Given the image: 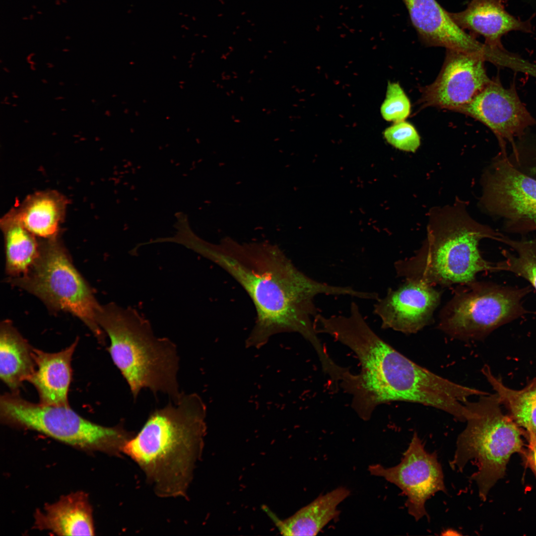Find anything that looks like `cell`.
<instances>
[{
	"label": "cell",
	"mask_w": 536,
	"mask_h": 536,
	"mask_svg": "<svg viewBox=\"0 0 536 536\" xmlns=\"http://www.w3.org/2000/svg\"><path fill=\"white\" fill-rule=\"evenodd\" d=\"M97 322L110 338L108 350L134 399L147 388L167 394L173 402L178 400L179 361L174 342L155 336L149 322L131 307L102 306Z\"/></svg>",
	"instance_id": "cell-5"
},
{
	"label": "cell",
	"mask_w": 536,
	"mask_h": 536,
	"mask_svg": "<svg viewBox=\"0 0 536 536\" xmlns=\"http://www.w3.org/2000/svg\"><path fill=\"white\" fill-rule=\"evenodd\" d=\"M509 415L529 437L536 439V377L521 390L506 386L491 372L488 366L482 369Z\"/></svg>",
	"instance_id": "cell-23"
},
{
	"label": "cell",
	"mask_w": 536,
	"mask_h": 536,
	"mask_svg": "<svg viewBox=\"0 0 536 536\" xmlns=\"http://www.w3.org/2000/svg\"><path fill=\"white\" fill-rule=\"evenodd\" d=\"M444 62L434 81L421 89V108L436 107L456 112L469 103L490 81L480 55L446 49Z\"/></svg>",
	"instance_id": "cell-12"
},
{
	"label": "cell",
	"mask_w": 536,
	"mask_h": 536,
	"mask_svg": "<svg viewBox=\"0 0 536 536\" xmlns=\"http://www.w3.org/2000/svg\"><path fill=\"white\" fill-rule=\"evenodd\" d=\"M350 494L339 487L318 497L284 521L276 520L280 532L284 536H316L338 514L337 506Z\"/></svg>",
	"instance_id": "cell-21"
},
{
	"label": "cell",
	"mask_w": 536,
	"mask_h": 536,
	"mask_svg": "<svg viewBox=\"0 0 536 536\" xmlns=\"http://www.w3.org/2000/svg\"><path fill=\"white\" fill-rule=\"evenodd\" d=\"M479 397L476 402L467 403L470 414L458 437L453 465L461 469L469 461L477 462L478 469L471 478L484 500L504 475L511 456L521 451L525 432L503 412L496 393Z\"/></svg>",
	"instance_id": "cell-6"
},
{
	"label": "cell",
	"mask_w": 536,
	"mask_h": 536,
	"mask_svg": "<svg viewBox=\"0 0 536 536\" xmlns=\"http://www.w3.org/2000/svg\"><path fill=\"white\" fill-rule=\"evenodd\" d=\"M501 235L473 219L462 203L433 209L421 247L395 263L397 274L433 286L470 283L479 272L497 271L496 263L482 257L478 244L484 238L499 241Z\"/></svg>",
	"instance_id": "cell-4"
},
{
	"label": "cell",
	"mask_w": 536,
	"mask_h": 536,
	"mask_svg": "<svg viewBox=\"0 0 536 536\" xmlns=\"http://www.w3.org/2000/svg\"><path fill=\"white\" fill-rule=\"evenodd\" d=\"M422 41L428 46L485 56L487 46L459 26L436 0H402Z\"/></svg>",
	"instance_id": "cell-15"
},
{
	"label": "cell",
	"mask_w": 536,
	"mask_h": 536,
	"mask_svg": "<svg viewBox=\"0 0 536 536\" xmlns=\"http://www.w3.org/2000/svg\"><path fill=\"white\" fill-rule=\"evenodd\" d=\"M450 14L461 28L482 36L485 44L493 48H503L501 39L506 33L531 29L528 21L509 13L500 0H471L464 10Z\"/></svg>",
	"instance_id": "cell-17"
},
{
	"label": "cell",
	"mask_w": 536,
	"mask_h": 536,
	"mask_svg": "<svg viewBox=\"0 0 536 536\" xmlns=\"http://www.w3.org/2000/svg\"><path fill=\"white\" fill-rule=\"evenodd\" d=\"M456 112L471 117L488 127L496 136L501 153L506 154L505 144L524 135L536 121L520 99L514 84L503 86L498 78L491 80L468 104Z\"/></svg>",
	"instance_id": "cell-13"
},
{
	"label": "cell",
	"mask_w": 536,
	"mask_h": 536,
	"mask_svg": "<svg viewBox=\"0 0 536 536\" xmlns=\"http://www.w3.org/2000/svg\"><path fill=\"white\" fill-rule=\"evenodd\" d=\"M0 226L4 234L6 270L13 276L23 275L38 258L40 244L36 236L22 225L13 210L1 219Z\"/></svg>",
	"instance_id": "cell-22"
},
{
	"label": "cell",
	"mask_w": 536,
	"mask_h": 536,
	"mask_svg": "<svg viewBox=\"0 0 536 536\" xmlns=\"http://www.w3.org/2000/svg\"><path fill=\"white\" fill-rule=\"evenodd\" d=\"M67 203L66 198L57 192L44 191L28 196L12 210L29 231L49 239L57 236Z\"/></svg>",
	"instance_id": "cell-20"
},
{
	"label": "cell",
	"mask_w": 536,
	"mask_h": 536,
	"mask_svg": "<svg viewBox=\"0 0 536 536\" xmlns=\"http://www.w3.org/2000/svg\"><path fill=\"white\" fill-rule=\"evenodd\" d=\"M78 339L65 349L49 353L33 349L36 369L28 382L36 389L39 403L69 406L68 393L72 378L71 362Z\"/></svg>",
	"instance_id": "cell-16"
},
{
	"label": "cell",
	"mask_w": 536,
	"mask_h": 536,
	"mask_svg": "<svg viewBox=\"0 0 536 536\" xmlns=\"http://www.w3.org/2000/svg\"><path fill=\"white\" fill-rule=\"evenodd\" d=\"M499 241L509 246L514 253L503 251L505 259L496 263L497 271H508L521 276L536 289V239L515 240L502 235Z\"/></svg>",
	"instance_id": "cell-24"
},
{
	"label": "cell",
	"mask_w": 536,
	"mask_h": 536,
	"mask_svg": "<svg viewBox=\"0 0 536 536\" xmlns=\"http://www.w3.org/2000/svg\"><path fill=\"white\" fill-rule=\"evenodd\" d=\"M0 419L8 426L31 430L86 452L120 456L133 435L123 424L106 427L88 420L69 406L44 405L23 399L19 393L0 398Z\"/></svg>",
	"instance_id": "cell-7"
},
{
	"label": "cell",
	"mask_w": 536,
	"mask_h": 536,
	"mask_svg": "<svg viewBox=\"0 0 536 536\" xmlns=\"http://www.w3.org/2000/svg\"><path fill=\"white\" fill-rule=\"evenodd\" d=\"M34 528L59 536L94 535L92 508L87 494L72 492L46 504L42 510H36Z\"/></svg>",
	"instance_id": "cell-18"
},
{
	"label": "cell",
	"mask_w": 536,
	"mask_h": 536,
	"mask_svg": "<svg viewBox=\"0 0 536 536\" xmlns=\"http://www.w3.org/2000/svg\"><path fill=\"white\" fill-rule=\"evenodd\" d=\"M370 473L395 484L407 496L409 514L416 521L427 515L425 504L437 492H446L443 474L436 453H428L414 433L402 461L391 468L369 467Z\"/></svg>",
	"instance_id": "cell-11"
},
{
	"label": "cell",
	"mask_w": 536,
	"mask_h": 536,
	"mask_svg": "<svg viewBox=\"0 0 536 536\" xmlns=\"http://www.w3.org/2000/svg\"><path fill=\"white\" fill-rule=\"evenodd\" d=\"M410 109L409 100L399 83L389 82L380 109L382 117L394 123L405 121L409 116Z\"/></svg>",
	"instance_id": "cell-25"
},
{
	"label": "cell",
	"mask_w": 536,
	"mask_h": 536,
	"mask_svg": "<svg viewBox=\"0 0 536 536\" xmlns=\"http://www.w3.org/2000/svg\"><path fill=\"white\" fill-rule=\"evenodd\" d=\"M441 292L433 286L405 279L397 289H389L385 296L376 301L373 312L383 329L404 334H414L432 322Z\"/></svg>",
	"instance_id": "cell-14"
},
{
	"label": "cell",
	"mask_w": 536,
	"mask_h": 536,
	"mask_svg": "<svg viewBox=\"0 0 536 536\" xmlns=\"http://www.w3.org/2000/svg\"><path fill=\"white\" fill-rule=\"evenodd\" d=\"M11 282L35 294L52 308L74 315L100 343H104V333L97 322L102 306L56 237L42 243L39 256L29 271Z\"/></svg>",
	"instance_id": "cell-8"
},
{
	"label": "cell",
	"mask_w": 536,
	"mask_h": 536,
	"mask_svg": "<svg viewBox=\"0 0 536 536\" xmlns=\"http://www.w3.org/2000/svg\"><path fill=\"white\" fill-rule=\"evenodd\" d=\"M33 348L8 321L0 332V378L11 392L19 393L24 381L34 373Z\"/></svg>",
	"instance_id": "cell-19"
},
{
	"label": "cell",
	"mask_w": 536,
	"mask_h": 536,
	"mask_svg": "<svg viewBox=\"0 0 536 536\" xmlns=\"http://www.w3.org/2000/svg\"><path fill=\"white\" fill-rule=\"evenodd\" d=\"M348 347L357 356L360 372L348 386L352 406L363 420L380 404L393 401L419 403L445 411L464 421L466 403L479 390L463 386L429 371L397 351L367 327L350 338Z\"/></svg>",
	"instance_id": "cell-2"
},
{
	"label": "cell",
	"mask_w": 536,
	"mask_h": 536,
	"mask_svg": "<svg viewBox=\"0 0 536 536\" xmlns=\"http://www.w3.org/2000/svg\"><path fill=\"white\" fill-rule=\"evenodd\" d=\"M461 286L439 316L438 328L453 338L481 339L527 312L522 302L529 287L476 280Z\"/></svg>",
	"instance_id": "cell-9"
},
{
	"label": "cell",
	"mask_w": 536,
	"mask_h": 536,
	"mask_svg": "<svg viewBox=\"0 0 536 536\" xmlns=\"http://www.w3.org/2000/svg\"><path fill=\"white\" fill-rule=\"evenodd\" d=\"M206 407L196 394L152 412L123 453L134 460L162 497L186 496L205 433Z\"/></svg>",
	"instance_id": "cell-3"
},
{
	"label": "cell",
	"mask_w": 536,
	"mask_h": 536,
	"mask_svg": "<svg viewBox=\"0 0 536 536\" xmlns=\"http://www.w3.org/2000/svg\"><path fill=\"white\" fill-rule=\"evenodd\" d=\"M191 250L221 268L251 299L256 320L247 342L259 346L272 335H301L314 347L321 362L330 356L319 339L314 321L319 295L359 298L361 292L314 279L299 270L277 246L267 243H237L226 239L218 244L194 239Z\"/></svg>",
	"instance_id": "cell-1"
},
{
	"label": "cell",
	"mask_w": 536,
	"mask_h": 536,
	"mask_svg": "<svg viewBox=\"0 0 536 536\" xmlns=\"http://www.w3.org/2000/svg\"><path fill=\"white\" fill-rule=\"evenodd\" d=\"M481 202L503 219L508 232L536 230V179L520 171L501 153L483 177Z\"/></svg>",
	"instance_id": "cell-10"
},
{
	"label": "cell",
	"mask_w": 536,
	"mask_h": 536,
	"mask_svg": "<svg viewBox=\"0 0 536 536\" xmlns=\"http://www.w3.org/2000/svg\"><path fill=\"white\" fill-rule=\"evenodd\" d=\"M529 461L532 468L536 474V439L530 440Z\"/></svg>",
	"instance_id": "cell-27"
},
{
	"label": "cell",
	"mask_w": 536,
	"mask_h": 536,
	"mask_svg": "<svg viewBox=\"0 0 536 536\" xmlns=\"http://www.w3.org/2000/svg\"><path fill=\"white\" fill-rule=\"evenodd\" d=\"M532 170H533V173L534 175L536 178V157L535 158V161H534V165H533V167H532Z\"/></svg>",
	"instance_id": "cell-28"
},
{
	"label": "cell",
	"mask_w": 536,
	"mask_h": 536,
	"mask_svg": "<svg viewBox=\"0 0 536 536\" xmlns=\"http://www.w3.org/2000/svg\"><path fill=\"white\" fill-rule=\"evenodd\" d=\"M387 142L400 150L414 152L420 145V137L414 126L402 121L394 123L384 132Z\"/></svg>",
	"instance_id": "cell-26"
}]
</instances>
